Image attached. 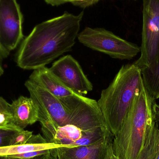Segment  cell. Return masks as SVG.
I'll return each instance as SVG.
<instances>
[{
  "mask_svg": "<svg viewBox=\"0 0 159 159\" xmlns=\"http://www.w3.org/2000/svg\"><path fill=\"white\" fill-rule=\"evenodd\" d=\"M135 1H136V0H135Z\"/></svg>",
  "mask_w": 159,
  "mask_h": 159,
  "instance_id": "33",
  "label": "cell"
},
{
  "mask_svg": "<svg viewBox=\"0 0 159 159\" xmlns=\"http://www.w3.org/2000/svg\"><path fill=\"white\" fill-rule=\"evenodd\" d=\"M44 1L48 4L51 5L53 6H57L61 5L68 2L73 4L76 0H44Z\"/></svg>",
  "mask_w": 159,
  "mask_h": 159,
  "instance_id": "25",
  "label": "cell"
},
{
  "mask_svg": "<svg viewBox=\"0 0 159 159\" xmlns=\"http://www.w3.org/2000/svg\"><path fill=\"white\" fill-rule=\"evenodd\" d=\"M80 43L90 49L113 58L131 60L141 52L140 48L103 28L86 27L77 37Z\"/></svg>",
  "mask_w": 159,
  "mask_h": 159,
  "instance_id": "4",
  "label": "cell"
},
{
  "mask_svg": "<svg viewBox=\"0 0 159 159\" xmlns=\"http://www.w3.org/2000/svg\"><path fill=\"white\" fill-rule=\"evenodd\" d=\"M25 87L30 93V97L35 102L39 113L48 116L59 126L70 123V114L59 98L28 80Z\"/></svg>",
  "mask_w": 159,
  "mask_h": 159,
  "instance_id": "9",
  "label": "cell"
},
{
  "mask_svg": "<svg viewBox=\"0 0 159 159\" xmlns=\"http://www.w3.org/2000/svg\"><path fill=\"white\" fill-rule=\"evenodd\" d=\"M84 12H68L37 24L23 40L16 58L17 66L26 70L45 67L71 50L75 43Z\"/></svg>",
  "mask_w": 159,
  "mask_h": 159,
  "instance_id": "1",
  "label": "cell"
},
{
  "mask_svg": "<svg viewBox=\"0 0 159 159\" xmlns=\"http://www.w3.org/2000/svg\"><path fill=\"white\" fill-rule=\"evenodd\" d=\"M48 143L45 138L43 137L40 134L34 135L33 134L27 143L30 144H43Z\"/></svg>",
  "mask_w": 159,
  "mask_h": 159,
  "instance_id": "22",
  "label": "cell"
},
{
  "mask_svg": "<svg viewBox=\"0 0 159 159\" xmlns=\"http://www.w3.org/2000/svg\"><path fill=\"white\" fill-rule=\"evenodd\" d=\"M9 52L0 44V76L4 73L3 61L9 55Z\"/></svg>",
  "mask_w": 159,
  "mask_h": 159,
  "instance_id": "21",
  "label": "cell"
},
{
  "mask_svg": "<svg viewBox=\"0 0 159 159\" xmlns=\"http://www.w3.org/2000/svg\"><path fill=\"white\" fill-rule=\"evenodd\" d=\"M19 130H20L9 129L0 128V147L9 145L11 138L14 134Z\"/></svg>",
  "mask_w": 159,
  "mask_h": 159,
  "instance_id": "19",
  "label": "cell"
},
{
  "mask_svg": "<svg viewBox=\"0 0 159 159\" xmlns=\"http://www.w3.org/2000/svg\"><path fill=\"white\" fill-rule=\"evenodd\" d=\"M144 85L154 101L159 99V57L153 66L141 70Z\"/></svg>",
  "mask_w": 159,
  "mask_h": 159,
  "instance_id": "15",
  "label": "cell"
},
{
  "mask_svg": "<svg viewBox=\"0 0 159 159\" xmlns=\"http://www.w3.org/2000/svg\"><path fill=\"white\" fill-rule=\"evenodd\" d=\"M153 110L155 115V119H159V105L157 104L155 102H154L153 104Z\"/></svg>",
  "mask_w": 159,
  "mask_h": 159,
  "instance_id": "26",
  "label": "cell"
},
{
  "mask_svg": "<svg viewBox=\"0 0 159 159\" xmlns=\"http://www.w3.org/2000/svg\"><path fill=\"white\" fill-rule=\"evenodd\" d=\"M15 125L21 129L38 121L39 109L31 97L20 96L10 104Z\"/></svg>",
  "mask_w": 159,
  "mask_h": 159,
  "instance_id": "12",
  "label": "cell"
},
{
  "mask_svg": "<svg viewBox=\"0 0 159 159\" xmlns=\"http://www.w3.org/2000/svg\"><path fill=\"white\" fill-rule=\"evenodd\" d=\"M3 159H25L20 158L14 157H4Z\"/></svg>",
  "mask_w": 159,
  "mask_h": 159,
  "instance_id": "28",
  "label": "cell"
},
{
  "mask_svg": "<svg viewBox=\"0 0 159 159\" xmlns=\"http://www.w3.org/2000/svg\"><path fill=\"white\" fill-rule=\"evenodd\" d=\"M99 1V0H89V5L91 6L96 3Z\"/></svg>",
  "mask_w": 159,
  "mask_h": 159,
  "instance_id": "27",
  "label": "cell"
},
{
  "mask_svg": "<svg viewBox=\"0 0 159 159\" xmlns=\"http://www.w3.org/2000/svg\"><path fill=\"white\" fill-rule=\"evenodd\" d=\"M154 102L143 85L136 94L118 133L114 136V154L120 159H138L148 130L155 120Z\"/></svg>",
  "mask_w": 159,
  "mask_h": 159,
  "instance_id": "3",
  "label": "cell"
},
{
  "mask_svg": "<svg viewBox=\"0 0 159 159\" xmlns=\"http://www.w3.org/2000/svg\"><path fill=\"white\" fill-rule=\"evenodd\" d=\"M141 56L134 64L140 70L150 67L159 57V0H143Z\"/></svg>",
  "mask_w": 159,
  "mask_h": 159,
  "instance_id": "5",
  "label": "cell"
},
{
  "mask_svg": "<svg viewBox=\"0 0 159 159\" xmlns=\"http://www.w3.org/2000/svg\"><path fill=\"white\" fill-rule=\"evenodd\" d=\"M113 139L110 140L107 143L103 159H114L115 154L113 150Z\"/></svg>",
  "mask_w": 159,
  "mask_h": 159,
  "instance_id": "23",
  "label": "cell"
},
{
  "mask_svg": "<svg viewBox=\"0 0 159 159\" xmlns=\"http://www.w3.org/2000/svg\"><path fill=\"white\" fill-rule=\"evenodd\" d=\"M4 157H0V159H3Z\"/></svg>",
  "mask_w": 159,
  "mask_h": 159,
  "instance_id": "31",
  "label": "cell"
},
{
  "mask_svg": "<svg viewBox=\"0 0 159 159\" xmlns=\"http://www.w3.org/2000/svg\"><path fill=\"white\" fill-rule=\"evenodd\" d=\"M0 128L9 129L21 130L14 123L10 110V104L0 96Z\"/></svg>",
  "mask_w": 159,
  "mask_h": 159,
  "instance_id": "17",
  "label": "cell"
},
{
  "mask_svg": "<svg viewBox=\"0 0 159 159\" xmlns=\"http://www.w3.org/2000/svg\"><path fill=\"white\" fill-rule=\"evenodd\" d=\"M49 69L65 86L76 94L85 96L93 89L81 66L71 55L60 58Z\"/></svg>",
  "mask_w": 159,
  "mask_h": 159,
  "instance_id": "8",
  "label": "cell"
},
{
  "mask_svg": "<svg viewBox=\"0 0 159 159\" xmlns=\"http://www.w3.org/2000/svg\"><path fill=\"white\" fill-rule=\"evenodd\" d=\"M113 138L112 134H108L89 145L57 148V159H103L107 143Z\"/></svg>",
  "mask_w": 159,
  "mask_h": 159,
  "instance_id": "10",
  "label": "cell"
},
{
  "mask_svg": "<svg viewBox=\"0 0 159 159\" xmlns=\"http://www.w3.org/2000/svg\"><path fill=\"white\" fill-rule=\"evenodd\" d=\"M154 159H159V152L158 153V154H157V156L155 157Z\"/></svg>",
  "mask_w": 159,
  "mask_h": 159,
  "instance_id": "29",
  "label": "cell"
},
{
  "mask_svg": "<svg viewBox=\"0 0 159 159\" xmlns=\"http://www.w3.org/2000/svg\"><path fill=\"white\" fill-rule=\"evenodd\" d=\"M41 125L42 132L47 141L57 144L70 146L80 139L83 134L80 128L72 124L59 126L53 120H49Z\"/></svg>",
  "mask_w": 159,
  "mask_h": 159,
  "instance_id": "11",
  "label": "cell"
},
{
  "mask_svg": "<svg viewBox=\"0 0 159 159\" xmlns=\"http://www.w3.org/2000/svg\"><path fill=\"white\" fill-rule=\"evenodd\" d=\"M156 120L158 121V122H159V119H155Z\"/></svg>",
  "mask_w": 159,
  "mask_h": 159,
  "instance_id": "32",
  "label": "cell"
},
{
  "mask_svg": "<svg viewBox=\"0 0 159 159\" xmlns=\"http://www.w3.org/2000/svg\"><path fill=\"white\" fill-rule=\"evenodd\" d=\"M50 150H51V149H50ZM50 150L31 151V152H27V153L17 154V155H14V156L11 157L20 158L30 159L33 158L35 157H38V156H41V155L46 154V153L49 152Z\"/></svg>",
  "mask_w": 159,
  "mask_h": 159,
  "instance_id": "20",
  "label": "cell"
},
{
  "mask_svg": "<svg viewBox=\"0 0 159 159\" xmlns=\"http://www.w3.org/2000/svg\"><path fill=\"white\" fill-rule=\"evenodd\" d=\"M61 147H72L70 146L48 143L43 144H30L21 145H7L0 147V157H12L17 154L31 151L47 150Z\"/></svg>",
  "mask_w": 159,
  "mask_h": 159,
  "instance_id": "14",
  "label": "cell"
},
{
  "mask_svg": "<svg viewBox=\"0 0 159 159\" xmlns=\"http://www.w3.org/2000/svg\"><path fill=\"white\" fill-rule=\"evenodd\" d=\"M141 70L134 63L123 65L110 85L102 90L98 106L113 136L121 129L136 94L143 85Z\"/></svg>",
  "mask_w": 159,
  "mask_h": 159,
  "instance_id": "2",
  "label": "cell"
},
{
  "mask_svg": "<svg viewBox=\"0 0 159 159\" xmlns=\"http://www.w3.org/2000/svg\"><path fill=\"white\" fill-rule=\"evenodd\" d=\"M30 159H57V148L51 149L49 152L46 154Z\"/></svg>",
  "mask_w": 159,
  "mask_h": 159,
  "instance_id": "24",
  "label": "cell"
},
{
  "mask_svg": "<svg viewBox=\"0 0 159 159\" xmlns=\"http://www.w3.org/2000/svg\"><path fill=\"white\" fill-rule=\"evenodd\" d=\"M114 159H120L118 157H117V156H116L115 155H114Z\"/></svg>",
  "mask_w": 159,
  "mask_h": 159,
  "instance_id": "30",
  "label": "cell"
},
{
  "mask_svg": "<svg viewBox=\"0 0 159 159\" xmlns=\"http://www.w3.org/2000/svg\"><path fill=\"white\" fill-rule=\"evenodd\" d=\"M29 80L58 98L67 97L75 93L62 83L49 68L46 66L34 70Z\"/></svg>",
  "mask_w": 159,
  "mask_h": 159,
  "instance_id": "13",
  "label": "cell"
},
{
  "mask_svg": "<svg viewBox=\"0 0 159 159\" xmlns=\"http://www.w3.org/2000/svg\"><path fill=\"white\" fill-rule=\"evenodd\" d=\"M23 16L17 0H0V44L14 50L23 38Z\"/></svg>",
  "mask_w": 159,
  "mask_h": 159,
  "instance_id": "7",
  "label": "cell"
},
{
  "mask_svg": "<svg viewBox=\"0 0 159 159\" xmlns=\"http://www.w3.org/2000/svg\"><path fill=\"white\" fill-rule=\"evenodd\" d=\"M158 126V122L155 119L148 130L144 145L138 159L155 158L156 136Z\"/></svg>",
  "mask_w": 159,
  "mask_h": 159,
  "instance_id": "16",
  "label": "cell"
},
{
  "mask_svg": "<svg viewBox=\"0 0 159 159\" xmlns=\"http://www.w3.org/2000/svg\"><path fill=\"white\" fill-rule=\"evenodd\" d=\"M59 99L70 113L69 124L83 132L99 128L107 129L97 101L75 93Z\"/></svg>",
  "mask_w": 159,
  "mask_h": 159,
  "instance_id": "6",
  "label": "cell"
},
{
  "mask_svg": "<svg viewBox=\"0 0 159 159\" xmlns=\"http://www.w3.org/2000/svg\"><path fill=\"white\" fill-rule=\"evenodd\" d=\"M33 134V132L24 129L17 131L11 138L9 145L26 144Z\"/></svg>",
  "mask_w": 159,
  "mask_h": 159,
  "instance_id": "18",
  "label": "cell"
}]
</instances>
